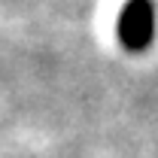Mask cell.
<instances>
[{
	"instance_id": "cell-1",
	"label": "cell",
	"mask_w": 158,
	"mask_h": 158,
	"mask_svg": "<svg viewBox=\"0 0 158 158\" xmlns=\"http://www.w3.org/2000/svg\"><path fill=\"white\" fill-rule=\"evenodd\" d=\"M116 37L128 52H146L155 40V3L152 0H128L118 12Z\"/></svg>"
}]
</instances>
